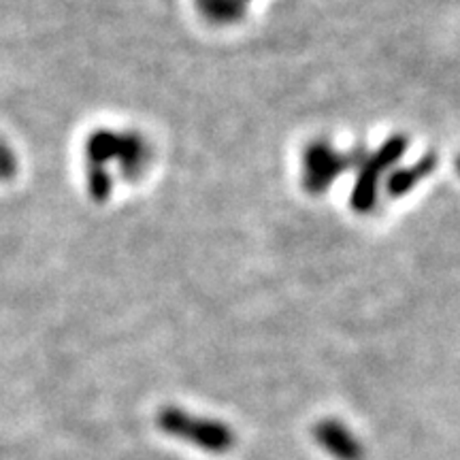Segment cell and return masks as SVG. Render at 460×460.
<instances>
[{
    "label": "cell",
    "mask_w": 460,
    "mask_h": 460,
    "mask_svg": "<svg viewBox=\"0 0 460 460\" xmlns=\"http://www.w3.org/2000/svg\"><path fill=\"white\" fill-rule=\"evenodd\" d=\"M152 146L141 132L96 128L84 143V175L92 200L105 203L115 181H137L152 164Z\"/></svg>",
    "instance_id": "obj_1"
},
{
    "label": "cell",
    "mask_w": 460,
    "mask_h": 460,
    "mask_svg": "<svg viewBox=\"0 0 460 460\" xmlns=\"http://www.w3.org/2000/svg\"><path fill=\"white\" fill-rule=\"evenodd\" d=\"M407 147H410V139L405 135H393L377 149H373V152L365 147L356 149V181L352 188V197H349V207H352L356 214L365 216L376 209L379 183L384 181L388 171L402 158Z\"/></svg>",
    "instance_id": "obj_2"
},
{
    "label": "cell",
    "mask_w": 460,
    "mask_h": 460,
    "mask_svg": "<svg viewBox=\"0 0 460 460\" xmlns=\"http://www.w3.org/2000/svg\"><path fill=\"white\" fill-rule=\"evenodd\" d=\"M356 149L352 152H341L332 143L324 139H315L303 149L301 158V181L305 192L324 194L339 175L354 169Z\"/></svg>",
    "instance_id": "obj_3"
},
{
    "label": "cell",
    "mask_w": 460,
    "mask_h": 460,
    "mask_svg": "<svg viewBox=\"0 0 460 460\" xmlns=\"http://www.w3.org/2000/svg\"><path fill=\"white\" fill-rule=\"evenodd\" d=\"M163 424L171 433L183 439L192 441L200 447H205L207 452H228L234 446V435L226 424L216 422V420L188 416L180 410H169L163 416Z\"/></svg>",
    "instance_id": "obj_4"
},
{
    "label": "cell",
    "mask_w": 460,
    "mask_h": 460,
    "mask_svg": "<svg viewBox=\"0 0 460 460\" xmlns=\"http://www.w3.org/2000/svg\"><path fill=\"white\" fill-rule=\"evenodd\" d=\"M314 437L322 450H326L337 460H365V446L352 430L339 420L326 418L315 422Z\"/></svg>",
    "instance_id": "obj_5"
},
{
    "label": "cell",
    "mask_w": 460,
    "mask_h": 460,
    "mask_svg": "<svg viewBox=\"0 0 460 460\" xmlns=\"http://www.w3.org/2000/svg\"><path fill=\"white\" fill-rule=\"evenodd\" d=\"M435 166H437V156L435 154H427V156L416 160L411 166L394 171L386 180V194L393 199L405 197V194H410L420 181H424L427 177L433 175Z\"/></svg>",
    "instance_id": "obj_6"
},
{
    "label": "cell",
    "mask_w": 460,
    "mask_h": 460,
    "mask_svg": "<svg viewBox=\"0 0 460 460\" xmlns=\"http://www.w3.org/2000/svg\"><path fill=\"white\" fill-rule=\"evenodd\" d=\"M250 0H197L200 15L209 24L230 26L243 20Z\"/></svg>",
    "instance_id": "obj_7"
},
{
    "label": "cell",
    "mask_w": 460,
    "mask_h": 460,
    "mask_svg": "<svg viewBox=\"0 0 460 460\" xmlns=\"http://www.w3.org/2000/svg\"><path fill=\"white\" fill-rule=\"evenodd\" d=\"M17 172V154L7 141L0 137V183L13 180Z\"/></svg>",
    "instance_id": "obj_8"
},
{
    "label": "cell",
    "mask_w": 460,
    "mask_h": 460,
    "mask_svg": "<svg viewBox=\"0 0 460 460\" xmlns=\"http://www.w3.org/2000/svg\"><path fill=\"white\" fill-rule=\"evenodd\" d=\"M454 164H456V172L460 175V156L456 158V163H454Z\"/></svg>",
    "instance_id": "obj_9"
}]
</instances>
